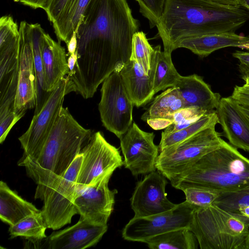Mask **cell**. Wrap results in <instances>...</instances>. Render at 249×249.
Masks as SVG:
<instances>
[{
	"label": "cell",
	"instance_id": "26",
	"mask_svg": "<svg viewBox=\"0 0 249 249\" xmlns=\"http://www.w3.org/2000/svg\"><path fill=\"white\" fill-rule=\"evenodd\" d=\"M44 30L39 23L30 24L31 44L36 79V99L34 115L37 114L50 93L45 88L44 71L41 52V37Z\"/></svg>",
	"mask_w": 249,
	"mask_h": 249
},
{
	"label": "cell",
	"instance_id": "30",
	"mask_svg": "<svg viewBox=\"0 0 249 249\" xmlns=\"http://www.w3.org/2000/svg\"><path fill=\"white\" fill-rule=\"evenodd\" d=\"M218 123L216 111L207 113L191 125L181 130L167 134L161 133L159 145L160 152L166 147L186 140L208 126Z\"/></svg>",
	"mask_w": 249,
	"mask_h": 249
},
{
	"label": "cell",
	"instance_id": "47",
	"mask_svg": "<svg viewBox=\"0 0 249 249\" xmlns=\"http://www.w3.org/2000/svg\"><path fill=\"white\" fill-rule=\"evenodd\" d=\"M243 79L245 81V84L243 85V87L249 90V78H245Z\"/></svg>",
	"mask_w": 249,
	"mask_h": 249
},
{
	"label": "cell",
	"instance_id": "8",
	"mask_svg": "<svg viewBox=\"0 0 249 249\" xmlns=\"http://www.w3.org/2000/svg\"><path fill=\"white\" fill-rule=\"evenodd\" d=\"M120 69L115 70L102 83L98 104L103 125L119 139L133 123L134 106L125 89Z\"/></svg>",
	"mask_w": 249,
	"mask_h": 249
},
{
	"label": "cell",
	"instance_id": "9",
	"mask_svg": "<svg viewBox=\"0 0 249 249\" xmlns=\"http://www.w3.org/2000/svg\"><path fill=\"white\" fill-rule=\"evenodd\" d=\"M83 159L79 154L56 186L43 200L41 213L47 228L58 230L71 223L78 214L74 201L77 191V179Z\"/></svg>",
	"mask_w": 249,
	"mask_h": 249
},
{
	"label": "cell",
	"instance_id": "15",
	"mask_svg": "<svg viewBox=\"0 0 249 249\" xmlns=\"http://www.w3.org/2000/svg\"><path fill=\"white\" fill-rule=\"evenodd\" d=\"M167 178L158 171L151 172L136 183L130 198L135 217H144L167 212L176 204L170 201L165 192Z\"/></svg>",
	"mask_w": 249,
	"mask_h": 249
},
{
	"label": "cell",
	"instance_id": "44",
	"mask_svg": "<svg viewBox=\"0 0 249 249\" xmlns=\"http://www.w3.org/2000/svg\"><path fill=\"white\" fill-rule=\"evenodd\" d=\"M237 213L249 218V205L240 208L238 210Z\"/></svg>",
	"mask_w": 249,
	"mask_h": 249
},
{
	"label": "cell",
	"instance_id": "32",
	"mask_svg": "<svg viewBox=\"0 0 249 249\" xmlns=\"http://www.w3.org/2000/svg\"><path fill=\"white\" fill-rule=\"evenodd\" d=\"M180 190L185 194V201L196 208L205 207L213 204L222 193L199 186H186Z\"/></svg>",
	"mask_w": 249,
	"mask_h": 249
},
{
	"label": "cell",
	"instance_id": "23",
	"mask_svg": "<svg viewBox=\"0 0 249 249\" xmlns=\"http://www.w3.org/2000/svg\"><path fill=\"white\" fill-rule=\"evenodd\" d=\"M41 210L11 189L6 182H0V218L9 226Z\"/></svg>",
	"mask_w": 249,
	"mask_h": 249
},
{
	"label": "cell",
	"instance_id": "14",
	"mask_svg": "<svg viewBox=\"0 0 249 249\" xmlns=\"http://www.w3.org/2000/svg\"><path fill=\"white\" fill-rule=\"evenodd\" d=\"M108 176L98 182L77 189L74 205L80 217L97 225H107L115 204L116 189L110 190Z\"/></svg>",
	"mask_w": 249,
	"mask_h": 249
},
{
	"label": "cell",
	"instance_id": "1",
	"mask_svg": "<svg viewBox=\"0 0 249 249\" xmlns=\"http://www.w3.org/2000/svg\"><path fill=\"white\" fill-rule=\"evenodd\" d=\"M138 20L126 0H91L76 31L77 60L67 77L84 99L130 60Z\"/></svg>",
	"mask_w": 249,
	"mask_h": 249
},
{
	"label": "cell",
	"instance_id": "20",
	"mask_svg": "<svg viewBox=\"0 0 249 249\" xmlns=\"http://www.w3.org/2000/svg\"><path fill=\"white\" fill-rule=\"evenodd\" d=\"M41 52L44 71L45 88L51 93L60 80L70 72L65 49L44 31L41 37Z\"/></svg>",
	"mask_w": 249,
	"mask_h": 249
},
{
	"label": "cell",
	"instance_id": "6",
	"mask_svg": "<svg viewBox=\"0 0 249 249\" xmlns=\"http://www.w3.org/2000/svg\"><path fill=\"white\" fill-rule=\"evenodd\" d=\"M216 124L160 152L156 169L170 181L180 175L207 153L220 146L224 140L216 131Z\"/></svg>",
	"mask_w": 249,
	"mask_h": 249
},
{
	"label": "cell",
	"instance_id": "17",
	"mask_svg": "<svg viewBox=\"0 0 249 249\" xmlns=\"http://www.w3.org/2000/svg\"><path fill=\"white\" fill-rule=\"evenodd\" d=\"M107 230V226L92 224L80 217L74 225L53 232L45 238L50 249H84L96 245Z\"/></svg>",
	"mask_w": 249,
	"mask_h": 249
},
{
	"label": "cell",
	"instance_id": "10",
	"mask_svg": "<svg viewBox=\"0 0 249 249\" xmlns=\"http://www.w3.org/2000/svg\"><path fill=\"white\" fill-rule=\"evenodd\" d=\"M83 156L77 189L98 182L124 165L120 150L109 143L101 131L93 133L80 152Z\"/></svg>",
	"mask_w": 249,
	"mask_h": 249
},
{
	"label": "cell",
	"instance_id": "33",
	"mask_svg": "<svg viewBox=\"0 0 249 249\" xmlns=\"http://www.w3.org/2000/svg\"><path fill=\"white\" fill-rule=\"evenodd\" d=\"M213 204L237 213L240 208L249 205V184L234 191L222 192Z\"/></svg>",
	"mask_w": 249,
	"mask_h": 249
},
{
	"label": "cell",
	"instance_id": "34",
	"mask_svg": "<svg viewBox=\"0 0 249 249\" xmlns=\"http://www.w3.org/2000/svg\"><path fill=\"white\" fill-rule=\"evenodd\" d=\"M205 113H207L197 108L184 107L166 117L149 119L146 121V123L153 129L158 130L165 129L172 124L187 118L202 116Z\"/></svg>",
	"mask_w": 249,
	"mask_h": 249
},
{
	"label": "cell",
	"instance_id": "3",
	"mask_svg": "<svg viewBox=\"0 0 249 249\" xmlns=\"http://www.w3.org/2000/svg\"><path fill=\"white\" fill-rule=\"evenodd\" d=\"M93 133L80 125L68 108L61 107L56 120L38 157L18 162L37 184L35 198L43 200L55 187L88 143Z\"/></svg>",
	"mask_w": 249,
	"mask_h": 249
},
{
	"label": "cell",
	"instance_id": "7",
	"mask_svg": "<svg viewBox=\"0 0 249 249\" xmlns=\"http://www.w3.org/2000/svg\"><path fill=\"white\" fill-rule=\"evenodd\" d=\"M74 91L72 82L63 78L18 140L24 153L18 162L35 160L40 153L63 106L64 97Z\"/></svg>",
	"mask_w": 249,
	"mask_h": 249
},
{
	"label": "cell",
	"instance_id": "4",
	"mask_svg": "<svg viewBox=\"0 0 249 249\" xmlns=\"http://www.w3.org/2000/svg\"><path fill=\"white\" fill-rule=\"evenodd\" d=\"M170 181L178 190L199 186L222 192L234 191L249 184V159L224 140L220 146Z\"/></svg>",
	"mask_w": 249,
	"mask_h": 249
},
{
	"label": "cell",
	"instance_id": "38",
	"mask_svg": "<svg viewBox=\"0 0 249 249\" xmlns=\"http://www.w3.org/2000/svg\"><path fill=\"white\" fill-rule=\"evenodd\" d=\"M231 96L239 105L249 107V90L243 86L236 85Z\"/></svg>",
	"mask_w": 249,
	"mask_h": 249
},
{
	"label": "cell",
	"instance_id": "48",
	"mask_svg": "<svg viewBox=\"0 0 249 249\" xmlns=\"http://www.w3.org/2000/svg\"><path fill=\"white\" fill-rule=\"evenodd\" d=\"M244 1V7L249 10V0H243Z\"/></svg>",
	"mask_w": 249,
	"mask_h": 249
},
{
	"label": "cell",
	"instance_id": "41",
	"mask_svg": "<svg viewBox=\"0 0 249 249\" xmlns=\"http://www.w3.org/2000/svg\"><path fill=\"white\" fill-rule=\"evenodd\" d=\"M67 46L69 55L75 53L77 46L76 32L73 34Z\"/></svg>",
	"mask_w": 249,
	"mask_h": 249
},
{
	"label": "cell",
	"instance_id": "16",
	"mask_svg": "<svg viewBox=\"0 0 249 249\" xmlns=\"http://www.w3.org/2000/svg\"><path fill=\"white\" fill-rule=\"evenodd\" d=\"M20 58L17 89L14 110L25 114L36 107V79L31 44L30 23L21 21L19 27Z\"/></svg>",
	"mask_w": 249,
	"mask_h": 249
},
{
	"label": "cell",
	"instance_id": "37",
	"mask_svg": "<svg viewBox=\"0 0 249 249\" xmlns=\"http://www.w3.org/2000/svg\"><path fill=\"white\" fill-rule=\"evenodd\" d=\"M71 0H51L45 10L48 19L53 24L55 23Z\"/></svg>",
	"mask_w": 249,
	"mask_h": 249
},
{
	"label": "cell",
	"instance_id": "40",
	"mask_svg": "<svg viewBox=\"0 0 249 249\" xmlns=\"http://www.w3.org/2000/svg\"><path fill=\"white\" fill-rule=\"evenodd\" d=\"M33 8H41L45 10L48 7L51 0H14Z\"/></svg>",
	"mask_w": 249,
	"mask_h": 249
},
{
	"label": "cell",
	"instance_id": "2",
	"mask_svg": "<svg viewBox=\"0 0 249 249\" xmlns=\"http://www.w3.org/2000/svg\"><path fill=\"white\" fill-rule=\"evenodd\" d=\"M249 20L242 6L213 0H167L156 27L163 51L171 54L184 39L235 31Z\"/></svg>",
	"mask_w": 249,
	"mask_h": 249
},
{
	"label": "cell",
	"instance_id": "42",
	"mask_svg": "<svg viewBox=\"0 0 249 249\" xmlns=\"http://www.w3.org/2000/svg\"><path fill=\"white\" fill-rule=\"evenodd\" d=\"M77 60V54L75 52L74 53L69 55V57L67 60L68 66L70 69V72H71L76 65Z\"/></svg>",
	"mask_w": 249,
	"mask_h": 249
},
{
	"label": "cell",
	"instance_id": "19",
	"mask_svg": "<svg viewBox=\"0 0 249 249\" xmlns=\"http://www.w3.org/2000/svg\"><path fill=\"white\" fill-rule=\"evenodd\" d=\"M174 87L179 91L185 107L197 108L206 113L216 111L220 95L213 91L201 76L196 74L181 75Z\"/></svg>",
	"mask_w": 249,
	"mask_h": 249
},
{
	"label": "cell",
	"instance_id": "46",
	"mask_svg": "<svg viewBox=\"0 0 249 249\" xmlns=\"http://www.w3.org/2000/svg\"><path fill=\"white\" fill-rule=\"evenodd\" d=\"M243 249H249V228L244 244Z\"/></svg>",
	"mask_w": 249,
	"mask_h": 249
},
{
	"label": "cell",
	"instance_id": "12",
	"mask_svg": "<svg viewBox=\"0 0 249 249\" xmlns=\"http://www.w3.org/2000/svg\"><path fill=\"white\" fill-rule=\"evenodd\" d=\"M154 138L153 132H145L133 123L119 138L124 165L133 176L145 175L156 170L160 150L154 143Z\"/></svg>",
	"mask_w": 249,
	"mask_h": 249
},
{
	"label": "cell",
	"instance_id": "39",
	"mask_svg": "<svg viewBox=\"0 0 249 249\" xmlns=\"http://www.w3.org/2000/svg\"><path fill=\"white\" fill-rule=\"evenodd\" d=\"M232 56L239 61V70L242 75L249 71V52L236 51Z\"/></svg>",
	"mask_w": 249,
	"mask_h": 249
},
{
	"label": "cell",
	"instance_id": "25",
	"mask_svg": "<svg viewBox=\"0 0 249 249\" xmlns=\"http://www.w3.org/2000/svg\"><path fill=\"white\" fill-rule=\"evenodd\" d=\"M91 0H71L57 20L53 24L59 41L68 43L76 32L80 20Z\"/></svg>",
	"mask_w": 249,
	"mask_h": 249
},
{
	"label": "cell",
	"instance_id": "24",
	"mask_svg": "<svg viewBox=\"0 0 249 249\" xmlns=\"http://www.w3.org/2000/svg\"><path fill=\"white\" fill-rule=\"evenodd\" d=\"M154 48L149 73L152 76L153 89L156 94L160 90L174 87L181 75L172 62L171 54L161 51L160 45Z\"/></svg>",
	"mask_w": 249,
	"mask_h": 249
},
{
	"label": "cell",
	"instance_id": "31",
	"mask_svg": "<svg viewBox=\"0 0 249 249\" xmlns=\"http://www.w3.org/2000/svg\"><path fill=\"white\" fill-rule=\"evenodd\" d=\"M154 51V47L149 43L143 32L138 31L134 35L130 60L137 62L148 75L151 70Z\"/></svg>",
	"mask_w": 249,
	"mask_h": 249
},
{
	"label": "cell",
	"instance_id": "50",
	"mask_svg": "<svg viewBox=\"0 0 249 249\" xmlns=\"http://www.w3.org/2000/svg\"><path fill=\"white\" fill-rule=\"evenodd\" d=\"M245 78H249V71L246 72V73L242 75V78L244 79Z\"/></svg>",
	"mask_w": 249,
	"mask_h": 249
},
{
	"label": "cell",
	"instance_id": "22",
	"mask_svg": "<svg viewBox=\"0 0 249 249\" xmlns=\"http://www.w3.org/2000/svg\"><path fill=\"white\" fill-rule=\"evenodd\" d=\"M249 42V36L227 32L187 38L181 41L178 48L187 49L203 58L216 50L229 47L239 48Z\"/></svg>",
	"mask_w": 249,
	"mask_h": 249
},
{
	"label": "cell",
	"instance_id": "45",
	"mask_svg": "<svg viewBox=\"0 0 249 249\" xmlns=\"http://www.w3.org/2000/svg\"><path fill=\"white\" fill-rule=\"evenodd\" d=\"M237 106H238V108L240 109V110L242 112H243L245 114H246L247 116H248L249 117V107H247L239 105L238 103H237Z\"/></svg>",
	"mask_w": 249,
	"mask_h": 249
},
{
	"label": "cell",
	"instance_id": "21",
	"mask_svg": "<svg viewBox=\"0 0 249 249\" xmlns=\"http://www.w3.org/2000/svg\"><path fill=\"white\" fill-rule=\"evenodd\" d=\"M125 89L134 105L137 107L147 104L155 93L151 74L145 73L136 61L129 60L120 70Z\"/></svg>",
	"mask_w": 249,
	"mask_h": 249
},
{
	"label": "cell",
	"instance_id": "27",
	"mask_svg": "<svg viewBox=\"0 0 249 249\" xmlns=\"http://www.w3.org/2000/svg\"><path fill=\"white\" fill-rule=\"evenodd\" d=\"M145 243L151 249H196L197 239L188 228L172 230L147 240Z\"/></svg>",
	"mask_w": 249,
	"mask_h": 249
},
{
	"label": "cell",
	"instance_id": "28",
	"mask_svg": "<svg viewBox=\"0 0 249 249\" xmlns=\"http://www.w3.org/2000/svg\"><path fill=\"white\" fill-rule=\"evenodd\" d=\"M184 107L178 89L171 87L155 97L150 107L142 115L141 119L146 122L149 119L165 117Z\"/></svg>",
	"mask_w": 249,
	"mask_h": 249
},
{
	"label": "cell",
	"instance_id": "35",
	"mask_svg": "<svg viewBox=\"0 0 249 249\" xmlns=\"http://www.w3.org/2000/svg\"><path fill=\"white\" fill-rule=\"evenodd\" d=\"M139 4L140 12L149 21L150 28L156 26L162 15L167 0H135Z\"/></svg>",
	"mask_w": 249,
	"mask_h": 249
},
{
	"label": "cell",
	"instance_id": "49",
	"mask_svg": "<svg viewBox=\"0 0 249 249\" xmlns=\"http://www.w3.org/2000/svg\"><path fill=\"white\" fill-rule=\"evenodd\" d=\"M239 48L243 49H246L247 50H249V42L245 45H243L240 46Z\"/></svg>",
	"mask_w": 249,
	"mask_h": 249
},
{
	"label": "cell",
	"instance_id": "29",
	"mask_svg": "<svg viewBox=\"0 0 249 249\" xmlns=\"http://www.w3.org/2000/svg\"><path fill=\"white\" fill-rule=\"evenodd\" d=\"M47 229L41 212L28 216L14 225L10 226L11 238L22 237L34 243L41 241L47 237Z\"/></svg>",
	"mask_w": 249,
	"mask_h": 249
},
{
	"label": "cell",
	"instance_id": "36",
	"mask_svg": "<svg viewBox=\"0 0 249 249\" xmlns=\"http://www.w3.org/2000/svg\"><path fill=\"white\" fill-rule=\"evenodd\" d=\"M24 115V114L17 113L13 109L0 112V143L1 144L5 141L13 126Z\"/></svg>",
	"mask_w": 249,
	"mask_h": 249
},
{
	"label": "cell",
	"instance_id": "43",
	"mask_svg": "<svg viewBox=\"0 0 249 249\" xmlns=\"http://www.w3.org/2000/svg\"><path fill=\"white\" fill-rule=\"evenodd\" d=\"M219 3L233 5H240L244 7L243 0H213Z\"/></svg>",
	"mask_w": 249,
	"mask_h": 249
},
{
	"label": "cell",
	"instance_id": "5",
	"mask_svg": "<svg viewBox=\"0 0 249 249\" xmlns=\"http://www.w3.org/2000/svg\"><path fill=\"white\" fill-rule=\"evenodd\" d=\"M249 218L213 204L196 208L189 229L201 249H243Z\"/></svg>",
	"mask_w": 249,
	"mask_h": 249
},
{
	"label": "cell",
	"instance_id": "18",
	"mask_svg": "<svg viewBox=\"0 0 249 249\" xmlns=\"http://www.w3.org/2000/svg\"><path fill=\"white\" fill-rule=\"evenodd\" d=\"M216 113L230 144L249 152V117L240 110L237 103L231 96L221 98Z\"/></svg>",
	"mask_w": 249,
	"mask_h": 249
},
{
	"label": "cell",
	"instance_id": "11",
	"mask_svg": "<svg viewBox=\"0 0 249 249\" xmlns=\"http://www.w3.org/2000/svg\"><path fill=\"white\" fill-rule=\"evenodd\" d=\"M196 208L186 201L167 212L144 217H133L122 231L125 240L145 243L156 235L180 228H188Z\"/></svg>",
	"mask_w": 249,
	"mask_h": 249
},
{
	"label": "cell",
	"instance_id": "13",
	"mask_svg": "<svg viewBox=\"0 0 249 249\" xmlns=\"http://www.w3.org/2000/svg\"><path fill=\"white\" fill-rule=\"evenodd\" d=\"M20 58L19 34L6 31L0 36V111L14 109Z\"/></svg>",
	"mask_w": 249,
	"mask_h": 249
}]
</instances>
